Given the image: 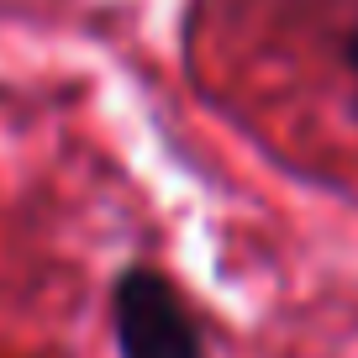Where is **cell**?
Here are the masks:
<instances>
[{
    "instance_id": "1",
    "label": "cell",
    "mask_w": 358,
    "mask_h": 358,
    "mask_svg": "<svg viewBox=\"0 0 358 358\" xmlns=\"http://www.w3.org/2000/svg\"><path fill=\"white\" fill-rule=\"evenodd\" d=\"M116 343L122 358H206L195 316L153 268H127L116 285Z\"/></svg>"
},
{
    "instance_id": "2",
    "label": "cell",
    "mask_w": 358,
    "mask_h": 358,
    "mask_svg": "<svg viewBox=\"0 0 358 358\" xmlns=\"http://www.w3.org/2000/svg\"><path fill=\"white\" fill-rule=\"evenodd\" d=\"M348 74H353V90H358V27H353V37H348Z\"/></svg>"
}]
</instances>
